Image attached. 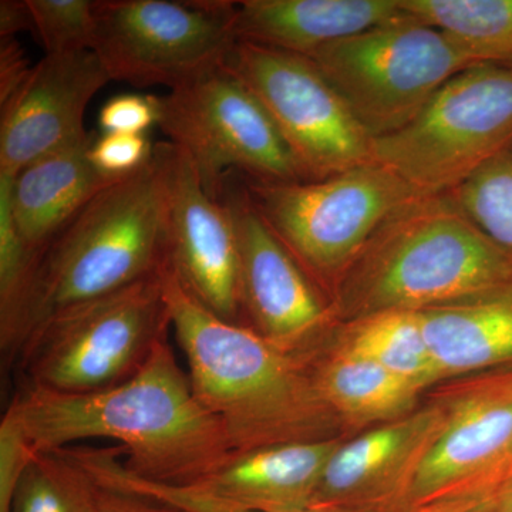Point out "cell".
I'll use <instances>...</instances> for the list:
<instances>
[{"label":"cell","mask_w":512,"mask_h":512,"mask_svg":"<svg viewBox=\"0 0 512 512\" xmlns=\"http://www.w3.org/2000/svg\"><path fill=\"white\" fill-rule=\"evenodd\" d=\"M3 416L35 454L74 441L116 440L127 471L177 487L198 483L235 456L224 427L195 396L168 339L126 383L89 394L20 384Z\"/></svg>","instance_id":"cell-1"},{"label":"cell","mask_w":512,"mask_h":512,"mask_svg":"<svg viewBox=\"0 0 512 512\" xmlns=\"http://www.w3.org/2000/svg\"><path fill=\"white\" fill-rule=\"evenodd\" d=\"M161 278L192 390L220 421L235 454L336 437L338 419L320 396L312 356L286 352L212 313L181 284L168 259Z\"/></svg>","instance_id":"cell-2"},{"label":"cell","mask_w":512,"mask_h":512,"mask_svg":"<svg viewBox=\"0 0 512 512\" xmlns=\"http://www.w3.org/2000/svg\"><path fill=\"white\" fill-rule=\"evenodd\" d=\"M512 286V252L478 227L451 194L420 195L377 228L333 296L336 315L423 309Z\"/></svg>","instance_id":"cell-3"},{"label":"cell","mask_w":512,"mask_h":512,"mask_svg":"<svg viewBox=\"0 0 512 512\" xmlns=\"http://www.w3.org/2000/svg\"><path fill=\"white\" fill-rule=\"evenodd\" d=\"M167 261L154 158L90 201L37 256L12 356L47 319L157 274Z\"/></svg>","instance_id":"cell-4"},{"label":"cell","mask_w":512,"mask_h":512,"mask_svg":"<svg viewBox=\"0 0 512 512\" xmlns=\"http://www.w3.org/2000/svg\"><path fill=\"white\" fill-rule=\"evenodd\" d=\"M170 328L160 269L42 323L16 359L20 384L64 394L103 392L136 376Z\"/></svg>","instance_id":"cell-5"},{"label":"cell","mask_w":512,"mask_h":512,"mask_svg":"<svg viewBox=\"0 0 512 512\" xmlns=\"http://www.w3.org/2000/svg\"><path fill=\"white\" fill-rule=\"evenodd\" d=\"M244 184L279 241L320 292L332 298L377 228L421 195L376 163L312 183L244 177Z\"/></svg>","instance_id":"cell-6"},{"label":"cell","mask_w":512,"mask_h":512,"mask_svg":"<svg viewBox=\"0 0 512 512\" xmlns=\"http://www.w3.org/2000/svg\"><path fill=\"white\" fill-rule=\"evenodd\" d=\"M512 146V64L456 74L402 130L373 140V161L421 195L450 194Z\"/></svg>","instance_id":"cell-7"},{"label":"cell","mask_w":512,"mask_h":512,"mask_svg":"<svg viewBox=\"0 0 512 512\" xmlns=\"http://www.w3.org/2000/svg\"><path fill=\"white\" fill-rule=\"evenodd\" d=\"M309 59L373 140L402 130L448 80L483 64L409 16L322 47Z\"/></svg>","instance_id":"cell-8"},{"label":"cell","mask_w":512,"mask_h":512,"mask_svg":"<svg viewBox=\"0 0 512 512\" xmlns=\"http://www.w3.org/2000/svg\"><path fill=\"white\" fill-rule=\"evenodd\" d=\"M157 126L214 200L235 171L262 183H305L268 111L225 64L160 97Z\"/></svg>","instance_id":"cell-9"},{"label":"cell","mask_w":512,"mask_h":512,"mask_svg":"<svg viewBox=\"0 0 512 512\" xmlns=\"http://www.w3.org/2000/svg\"><path fill=\"white\" fill-rule=\"evenodd\" d=\"M237 2H96L93 52L111 80L170 90L227 63Z\"/></svg>","instance_id":"cell-10"},{"label":"cell","mask_w":512,"mask_h":512,"mask_svg":"<svg viewBox=\"0 0 512 512\" xmlns=\"http://www.w3.org/2000/svg\"><path fill=\"white\" fill-rule=\"evenodd\" d=\"M225 66L268 111L305 183L375 163L373 138L309 57L238 40Z\"/></svg>","instance_id":"cell-11"},{"label":"cell","mask_w":512,"mask_h":512,"mask_svg":"<svg viewBox=\"0 0 512 512\" xmlns=\"http://www.w3.org/2000/svg\"><path fill=\"white\" fill-rule=\"evenodd\" d=\"M444 414L399 512L441 501L490 497L512 468V367L474 375L441 394Z\"/></svg>","instance_id":"cell-12"},{"label":"cell","mask_w":512,"mask_h":512,"mask_svg":"<svg viewBox=\"0 0 512 512\" xmlns=\"http://www.w3.org/2000/svg\"><path fill=\"white\" fill-rule=\"evenodd\" d=\"M218 198L237 231L244 325L286 352L315 355L336 315L332 303L266 224L245 184H234L232 173Z\"/></svg>","instance_id":"cell-13"},{"label":"cell","mask_w":512,"mask_h":512,"mask_svg":"<svg viewBox=\"0 0 512 512\" xmlns=\"http://www.w3.org/2000/svg\"><path fill=\"white\" fill-rule=\"evenodd\" d=\"M163 195L167 259L188 292L227 322L244 325L237 231L227 205L214 200L180 147L154 144Z\"/></svg>","instance_id":"cell-14"},{"label":"cell","mask_w":512,"mask_h":512,"mask_svg":"<svg viewBox=\"0 0 512 512\" xmlns=\"http://www.w3.org/2000/svg\"><path fill=\"white\" fill-rule=\"evenodd\" d=\"M109 82L93 50L43 57L0 106V174L15 177L37 158L86 136L84 113Z\"/></svg>","instance_id":"cell-15"},{"label":"cell","mask_w":512,"mask_h":512,"mask_svg":"<svg viewBox=\"0 0 512 512\" xmlns=\"http://www.w3.org/2000/svg\"><path fill=\"white\" fill-rule=\"evenodd\" d=\"M440 400L340 443L311 507L342 512H399L427 444L443 421Z\"/></svg>","instance_id":"cell-16"},{"label":"cell","mask_w":512,"mask_h":512,"mask_svg":"<svg viewBox=\"0 0 512 512\" xmlns=\"http://www.w3.org/2000/svg\"><path fill=\"white\" fill-rule=\"evenodd\" d=\"M340 437L298 441L235 454L190 490L225 507L292 511L311 507L326 464Z\"/></svg>","instance_id":"cell-17"},{"label":"cell","mask_w":512,"mask_h":512,"mask_svg":"<svg viewBox=\"0 0 512 512\" xmlns=\"http://www.w3.org/2000/svg\"><path fill=\"white\" fill-rule=\"evenodd\" d=\"M407 18L400 0H245L235 5V39L312 56L346 37Z\"/></svg>","instance_id":"cell-18"},{"label":"cell","mask_w":512,"mask_h":512,"mask_svg":"<svg viewBox=\"0 0 512 512\" xmlns=\"http://www.w3.org/2000/svg\"><path fill=\"white\" fill-rule=\"evenodd\" d=\"M94 140L96 134L87 133L37 158L13 177V221L30 254H42L90 201L121 180L93 164Z\"/></svg>","instance_id":"cell-19"},{"label":"cell","mask_w":512,"mask_h":512,"mask_svg":"<svg viewBox=\"0 0 512 512\" xmlns=\"http://www.w3.org/2000/svg\"><path fill=\"white\" fill-rule=\"evenodd\" d=\"M420 313L440 380L512 367V286Z\"/></svg>","instance_id":"cell-20"},{"label":"cell","mask_w":512,"mask_h":512,"mask_svg":"<svg viewBox=\"0 0 512 512\" xmlns=\"http://www.w3.org/2000/svg\"><path fill=\"white\" fill-rule=\"evenodd\" d=\"M313 375L323 402L336 419L366 424L393 421L414 412L423 392L373 360L333 346L312 357Z\"/></svg>","instance_id":"cell-21"},{"label":"cell","mask_w":512,"mask_h":512,"mask_svg":"<svg viewBox=\"0 0 512 512\" xmlns=\"http://www.w3.org/2000/svg\"><path fill=\"white\" fill-rule=\"evenodd\" d=\"M336 345L373 360L420 390L440 382L420 311L389 309L352 319Z\"/></svg>","instance_id":"cell-22"},{"label":"cell","mask_w":512,"mask_h":512,"mask_svg":"<svg viewBox=\"0 0 512 512\" xmlns=\"http://www.w3.org/2000/svg\"><path fill=\"white\" fill-rule=\"evenodd\" d=\"M478 63L512 64V0H400Z\"/></svg>","instance_id":"cell-23"},{"label":"cell","mask_w":512,"mask_h":512,"mask_svg":"<svg viewBox=\"0 0 512 512\" xmlns=\"http://www.w3.org/2000/svg\"><path fill=\"white\" fill-rule=\"evenodd\" d=\"M99 483L66 448L32 457L10 512H96Z\"/></svg>","instance_id":"cell-24"},{"label":"cell","mask_w":512,"mask_h":512,"mask_svg":"<svg viewBox=\"0 0 512 512\" xmlns=\"http://www.w3.org/2000/svg\"><path fill=\"white\" fill-rule=\"evenodd\" d=\"M12 184V175L0 174V348L6 363L37 261L23 245L13 221Z\"/></svg>","instance_id":"cell-25"},{"label":"cell","mask_w":512,"mask_h":512,"mask_svg":"<svg viewBox=\"0 0 512 512\" xmlns=\"http://www.w3.org/2000/svg\"><path fill=\"white\" fill-rule=\"evenodd\" d=\"M450 194L488 237L512 252V146Z\"/></svg>","instance_id":"cell-26"},{"label":"cell","mask_w":512,"mask_h":512,"mask_svg":"<svg viewBox=\"0 0 512 512\" xmlns=\"http://www.w3.org/2000/svg\"><path fill=\"white\" fill-rule=\"evenodd\" d=\"M46 55L93 50L96 2L28 0Z\"/></svg>","instance_id":"cell-27"},{"label":"cell","mask_w":512,"mask_h":512,"mask_svg":"<svg viewBox=\"0 0 512 512\" xmlns=\"http://www.w3.org/2000/svg\"><path fill=\"white\" fill-rule=\"evenodd\" d=\"M154 144L146 134L110 133L96 137L90 158L101 173L123 178L137 173L153 157Z\"/></svg>","instance_id":"cell-28"},{"label":"cell","mask_w":512,"mask_h":512,"mask_svg":"<svg viewBox=\"0 0 512 512\" xmlns=\"http://www.w3.org/2000/svg\"><path fill=\"white\" fill-rule=\"evenodd\" d=\"M160 117V97L119 94L101 107L99 126L103 134H146Z\"/></svg>","instance_id":"cell-29"},{"label":"cell","mask_w":512,"mask_h":512,"mask_svg":"<svg viewBox=\"0 0 512 512\" xmlns=\"http://www.w3.org/2000/svg\"><path fill=\"white\" fill-rule=\"evenodd\" d=\"M35 456L18 427L2 417L0 423V512H10L23 471Z\"/></svg>","instance_id":"cell-30"},{"label":"cell","mask_w":512,"mask_h":512,"mask_svg":"<svg viewBox=\"0 0 512 512\" xmlns=\"http://www.w3.org/2000/svg\"><path fill=\"white\" fill-rule=\"evenodd\" d=\"M33 66L16 37L0 39V106L28 79Z\"/></svg>","instance_id":"cell-31"},{"label":"cell","mask_w":512,"mask_h":512,"mask_svg":"<svg viewBox=\"0 0 512 512\" xmlns=\"http://www.w3.org/2000/svg\"><path fill=\"white\" fill-rule=\"evenodd\" d=\"M96 480V478H94ZM96 512H185L156 498L99 483Z\"/></svg>","instance_id":"cell-32"},{"label":"cell","mask_w":512,"mask_h":512,"mask_svg":"<svg viewBox=\"0 0 512 512\" xmlns=\"http://www.w3.org/2000/svg\"><path fill=\"white\" fill-rule=\"evenodd\" d=\"M36 30L28 0H2L0 2V39L15 37L20 32Z\"/></svg>","instance_id":"cell-33"},{"label":"cell","mask_w":512,"mask_h":512,"mask_svg":"<svg viewBox=\"0 0 512 512\" xmlns=\"http://www.w3.org/2000/svg\"><path fill=\"white\" fill-rule=\"evenodd\" d=\"M404 512H495L493 498L476 497L461 500L441 501Z\"/></svg>","instance_id":"cell-34"},{"label":"cell","mask_w":512,"mask_h":512,"mask_svg":"<svg viewBox=\"0 0 512 512\" xmlns=\"http://www.w3.org/2000/svg\"><path fill=\"white\" fill-rule=\"evenodd\" d=\"M495 512H512V483L504 485L493 497Z\"/></svg>","instance_id":"cell-35"},{"label":"cell","mask_w":512,"mask_h":512,"mask_svg":"<svg viewBox=\"0 0 512 512\" xmlns=\"http://www.w3.org/2000/svg\"><path fill=\"white\" fill-rule=\"evenodd\" d=\"M511 483H512V468H511L510 474H508L507 480H505L504 485L511 484ZM504 485H503V487H504ZM503 487H501V488H503Z\"/></svg>","instance_id":"cell-36"}]
</instances>
